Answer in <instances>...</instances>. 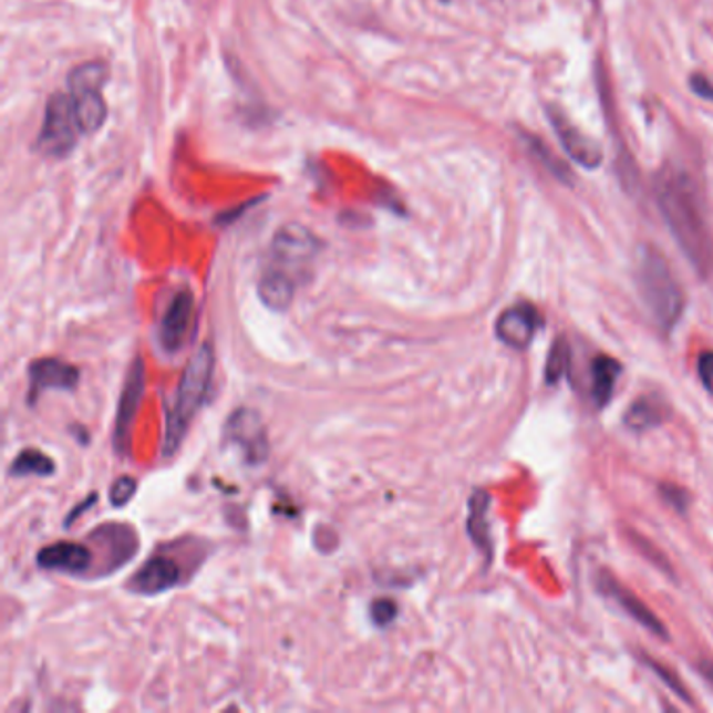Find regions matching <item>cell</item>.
Here are the masks:
<instances>
[{
  "mask_svg": "<svg viewBox=\"0 0 713 713\" xmlns=\"http://www.w3.org/2000/svg\"><path fill=\"white\" fill-rule=\"evenodd\" d=\"M655 195L659 209L680 249L701 275H707L713 262L712 237L699 206L693 180L680 169H665L659 174Z\"/></svg>",
  "mask_w": 713,
  "mask_h": 713,
  "instance_id": "1",
  "label": "cell"
},
{
  "mask_svg": "<svg viewBox=\"0 0 713 713\" xmlns=\"http://www.w3.org/2000/svg\"><path fill=\"white\" fill-rule=\"evenodd\" d=\"M214 348L204 343L190 360L187 369L180 376V383L174 392V400L169 402L166 413V435H164V456H172L180 448L193 418L202 411L206 402L211 375H214Z\"/></svg>",
  "mask_w": 713,
  "mask_h": 713,
  "instance_id": "2",
  "label": "cell"
},
{
  "mask_svg": "<svg viewBox=\"0 0 713 713\" xmlns=\"http://www.w3.org/2000/svg\"><path fill=\"white\" fill-rule=\"evenodd\" d=\"M637 282L644 306L649 308L659 331L670 333L684 310V296L672 268L653 247H642L637 266Z\"/></svg>",
  "mask_w": 713,
  "mask_h": 713,
  "instance_id": "3",
  "label": "cell"
},
{
  "mask_svg": "<svg viewBox=\"0 0 713 713\" xmlns=\"http://www.w3.org/2000/svg\"><path fill=\"white\" fill-rule=\"evenodd\" d=\"M80 124L74 112V99L72 94H55L49 105H46V115L42 132L38 138V149L44 151L46 155L61 157L65 153L74 149L78 134H80Z\"/></svg>",
  "mask_w": 713,
  "mask_h": 713,
  "instance_id": "4",
  "label": "cell"
},
{
  "mask_svg": "<svg viewBox=\"0 0 713 713\" xmlns=\"http://www.w3.org/2000/svg\"><path fill=\"white\" fill-rule=\"evenodd\" d=\"M225 444L239 452L247 465H264L270 454V444L262 416L251 409L235 411L226 421Z\"/></svg>",
  "mask_w": 713,
  "mask_h": 713,
  "instance_id": "5",
  "label": "cell"
},
{
  "mask_svg": "<svg viewBox=\"0 0 713 713\" xmlns=\"http://www.w3.org/2000/svg\"><path fill=\"white\" fill-rule=\"evenodd\" d=\"M145 395V364L143 358L136 356L132 360L131 369L124 379L122 394L117 402V414H115V427H113V451L120 456L131 454L132 427L134 418L141 409Z\"/></svg>",
  "mask_w": 713,
  "mask_h": 713,
  "instance_id": "6",
  "label": "cell"
},
{
  "mask_svg": "<svg viewBox=\"0 0 713 713\" xmlns=\"http://www.w3.org/2000/svg\"><path fill=\"white\" fill-rule=\"evenodd\" d=\"M91 545L99 546L101 567L96 576H110L124 567L138 552V536L126 524H105L94 527L89 536Z\"/></svg>",
  "mask_w": 713,
  "mask_h": 713,
  "instance_id": "7",
  "label": "cell"
},
{
  "mask_svg": "<svg viewBox=\"0 0 713 713\" xmlns=\"http://www.w3.org/2000/svg\"><path fill=\"white\" fill-rule=\"evenodd\" d=\"M28 376H30V390H28L30 406H34L38 397L49 390L74 392L80 383V371L74 364H68L59 358L34 360L28 369Z\"/></svg>",
  "mask_w": 713,
  "mask_h": 713,
  "instance_id": "8",
  "label": "cell"
},
{
  "mask_svg": "<svg viewBox=\"0 0 713 713\" xmlns=\"http://www.w3.org/2000/svg\"><path fill=\"white\" fill-rule=\"evenodd\" d=\"M542 324L540 312L531 303L507 308L496 320V338L513 350H527Z\"/></svg>",
  "mask_w": 713,
  "mask_h": 713,
  "instance_id": "9",
  "label": "cell"
},
{
  "mask_svg": "<svg viewBox=\"0 0 713 713\" xmlns=\"http://www.w3.org/2000/svg\"><path fill=\"white\" fill-rule=\"evenodd\" d=\"M37 565L46 571L68 576H93L94 552L91 546L78 542H56L38 550Z\"/></svg>",
  "mask_w": 713,
  "mask_h": 713,
  "instance_id": "10",
  "label": "cell"
},
{
  "mask_svg": "<svg viewBox=\"0 0 713 713\" xmlns=\"http://www.w3.org/2000/svg\"><path fill=\"white\" fill-rule=\"evenodd\" d=\"M180 578H183V571L178 564L168 555L159 552L138 567V571L128 582V590L143 597H157L178 586Z\"/></svg>",
  "mask_w": 713,
  "mask_h": 713,
  "instance_id": "11",
  "label": "cell"
},
{
  "mask_svg": "<svg viewBox=\"0 0 713 713\" xmlns=\"http://www.w3.org/2000/svg\"><path fill=\"white\" fill-rule=\"evenodd\" d=\"M193 312H195V298L190 291H178L159 320V343L162 348L176 354L188 338L190 324H193Z\"/></svg>",
  "mask_w": 713,
  "mask_h": 713,
  "instance_id": "12",
  "label": "cell"
},
{
  "mask_svg": "<svg viewBox=\"0 0 713 713\" xmlns=\"http://www.w3.org/2000/svg\"><path fill=\"white\" fill-rule=\"evenodd\" d=\"M272 254L282 266H301L319 254V239L306 226L291 223L275 235Z\"/></svg>",
  "mask_w": 713,
  "mask_h": 713,
  "instance_id": "13",
  "label": "cell"
},
{
  "mask_svg": "<svg viewBox=\"0 0 713 713\" xmlns=\"http://www.w3.org/2000/svg\"><path fill=\"white\" fill-rule=\"evenodd\" d=\"M599 590L607 599L616 602L621 611H626L632 620L639 621L644 630H649L651 634H655L659 639H668V630H665L663 621L659 620L658 616L644 602H640L628 588H623L613 576L601 574L599 576Z\"/></svg>",
  "mask_w": 713,
  "mask_h": 713,
  "instance_id": "14",
  "label": "cell"
},
{
  "mask_svg": "<svg viewBox=\"0 0 713 713\" xmlns=\"http://www.w3.org/2000/svg\"><path fill=\"white\" fill-rule=\"evenodd\" d=\"M548 117H550V124L557 132L564 149L569 153L571 159H576L580 166L588 169L601 166L602 153L599 145H595L590 138H586L582 132L578 131L559 110L548 107Z\"/></svg>",
  "mask_w": 713,
  "mask_h": 713,
  "instance_id": "15",
  "label": "cell"
},
{
  "mask_svg": "<svg viewBox=\"0 0 713 713\" xmlns=\"http://www.w3.org/2000/svg\"><path fill=\"white\" fill-rule=\"evenodd\" d=\"M670 416L668 402L658 394L640 395L639 400L623 414V423L632 432H649L665 423Z\"/></svg>",
  "mask_w": 713,
  "mask_h": 713,
  "instance_id": "16",
  "label": "cell"
},
{
  "mask_svg": "<svg viewBox=\"0 0 713 713\" xmlns=\"http://www.w3.org/2000/svg\"><path fill=\"white\" fill-rule=\"evenodd\" d=\"M258 296L270 310L285 312L296 296V281L282 268H272L258 282Z\"/></svg>",
  "mask_w": 713,
  "mask_h": 713,
  "instance_id": "17",
  "label": "cell"
},
{
  "mask_svg": "<svg viewBox=\"0 0 713 713\" xmlns=\"http://www.w3.org/2000/svg\"><path fill=\"white\" fill-rule=\"evenodd\" d=\"M489 496L484 489H475L469 500V519H467V531H469L473 545L477 546L486 561H492V536H489Z\"/></svg>",
  "mask_w": 713,
  "mask_h": 713,
  "instance_id": "18",
  "label": "cell"
},
{
  "mask_svg": "<svg viewBox=\"0 0 713 713\" xmlns=\"http://www.w3.org/2000/svg\"><path fill=\"white\" fill-rule=\"evenodd\" d=\"M74 112L82 134L99 131L107 117V105L99 89H78L72 91Z\"/></svg>",
  "mask_w": 713,
  "mask_h": 713,
  "instance_id": "19",
  "label": "cell"
},
{
  "mask_svg": "<svg viewBox=\"0 0 713 713\" xmlns=\"http://www.w3.org/2000/svg\"><path fill=\"white\" fill-rule=\"evenodd\" d=\"M590 373H592V400L599 409H602L609 404L611 395L616 392V385L621 375V364L616 358L601 354L592 360Z\"/></svg>",
  "mask_w": 713,
  "mask_h": 713,
  "instance_id": "20",
  "label": "cell"
},
{
  "mask_svg": "<svg viewBox=\"0 0 713 713\" xmlns=\"http://www.w3.org/2000/svg\"><path fill=\"white\" fill-rule=\"evenodd\" d=\"M53 473H55L53 458L37 448H25V451L19 452L16 461L11 463V469H9L11 477H28V475L51 477Z\"/></svg>",
  "mask_w": 713,
  "mask_h": 713,
  "instance_id": "21",
  "label": "cell"
},
{
  "mask_svg": "<svg viewBox=\"0 0 713 713\" xmlns=\"http://www.w3.org/2000/svg\"><path fill=\"white\" fill-rule=\"evenodd\" d=\"M105 80H107V68L99 61H91L72 72L70 86H72V91H78V89H99L101 91Z\"/></svg>",
  "mask_w": 713,
  "mask_h": 713,
  "instance_id": "22",
  "label": "cell"
},
{
  "mask_svg": "<svg viewBox=\"0 0 713 713\" xmlns=\"http://www.w3.org/2000/svg\"><path fill=\"white\" fill-rule=\"evenodd\" d=\"M567 366H569V345L565 339H557L550 354H548V362H546V383L548 385L559 383L567 373Z\"/></svg>",
  "mask_w": 713,
  "mask_h": 713,
  "instance_id": "23",
  "label": "cell"
},
{
  "mask_svg": "<svg viewBox=\"0 0 713 713\" xmlns=\"http://www.w3.org/2000/svg\"><path fill=\"white\" fill-rule=\"evenodd\" d=\"M526 143L529 151H531V153H534V155L545 164V168L548 169V172H552L559 180L571 183V174H569V169H567L564 162H559V159L552 155V151L548 149L546 145H542L538 138L529 136V134H526Z\"/></svg>",
  "mask_w": 713,
  "mask_h": 713,
  "instance_id": "24",
  "label": "cell"
},
{
  "mask_svg": "<svg viewBox=\"0 0 713 713\" xmlns=\"http://www.w3.org/2000/svg\"><path fill=\"white\" fill-rule=\"evenodd\" d=\"M136 488H138V484H136L134 477L124 475V477L115 479L112 488H110V503H112L113 507H126L131 503Z\"/></svg>",
  "mask_w": 713,
  "mask_h": 713,
  "instance_id": "25",
  "label": "cell"
},
{
  "mask_svg": "<svg viewBox=\"0 0 713 713\" xmlns=\"http://www.w3.org/2000/svg\"><path fill=\"white\" fill-rule=\"evenodd\" d=\"M644 661H647V665L658 674L663 682H665V686H670L674 693H676L682 701H686V703H691V695H689V691H686V686L680 682V678L674 674V672H670L663 663H659V661H655V659L651 658H644Z\"/></svg>",
  "mask_w": 713,
  "mask_h": 713,
  "instance_id": "26",
  "label": "cell"
},
{
  "mask_svg": "<svg viewBox=\"0 0 713 713\" xmlns=\"http://www.w3.org/2000/svg\"><path fill=\"white\" fill-rule=\"evenodd\" d=\"M659 494L661 498L670 505V507L678 510V513H684L689 505H691V496L689 492H684L682 488H678L674 484H661L659 486Z\"/></svg>",
  "mask_w": 713,
  "mask_h": 713,
  "instance_id": "27",
  "label": "cell"
},
{
  "mask_svg": "<svg viewBox=\"0 0 713 713\" xmlns=\"http://www.w3.org/2000/svg\"><path fill=\"white\" fill-rule=\"evenodd\" d=\"M371 618H373L376 626L385 628L397 618V604L392 599H376L371 604Z\"/></svg>",
  "mask_w": 713,
  "mask_h": 713,
  "instance_id": "28",
  "label": "cell"
},
{
  "mask_svg": "<svg viewBox=\"0 0 713 713\" xmlns=\"http://www.w3.org/2000/svg\"><path fill=\"white\" fill-rule=\"evenodd\" d=\"M696 371H699V379H701L703 388L713 395V352H703L699 356Z\"/></svg>",
  "mask_w": 713,
  "mask_h": 713,
  "instance_id": "29",
  "label": "cell"
},
{
  "mask_svg": "<svg viewBox=\"0 0 713 713\" xmlns=\"http://www.w3.org/2000/svg\"><path fill=\"white\" fill-rule=\"evenodd\" d=\"M696 670H699V674L703 676V680L710 684L713 689V659H701L699 663H696Z\"/></svg>",
  "mask_w": 713,
  "mask_h": 713,
  "instance_id": "30",
  "label": "cell"
},
{
  "mask_svg": "<svg viewBox=\"0 0 713 713\" xmlns=\"http://www.w3.org/2000/svg\"><path fill=\"white\" fill-rule=\"evenodd\" d=\"M94 503H96V494H91L89 498H86V503H80L78 507L72 510V515L65 519V526H72L74 524L75 519L82 515V510H86V508L93 507Z\"/></svg>",
  "mask_w": 713,
  "mask_h": 713,
  "instance_id": "31",
  "label": "cell"
},
{
  "mask_svg": "<svg viewBox=\"0 0 713 713\" xmlns=\"http://www.w3.org/2000/svg\"><path fill=\"white\" fill-rule=\"evenodd\" d=\"M693 91L705 96V99H713V89H710V84L703 80V78H693Z\"/></svg>",
  "mask_w": 713,
  "mask_h": 713,
  "instance_id": "32",
  "label": "cell"
}]
</instances>
